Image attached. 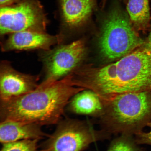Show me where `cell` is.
Wrapping results in <instances>:
<instances>
[{
    "instance_id": "e0dca14e",
    "label": "cell",
    "mask_w": 151,
    "mask_h": 151,
    "mask_svg": "<svg viewBox=\"0 0 151 151\" xmlns=\"http://www.w3.org/2000/svg\"><path fill=\"white\" fill-rule=\"evenodd\" d=\"M23 0H0L1 7L8 6L16 4Z\"/></svg>"
},
{
    "instance_id": "5bb4252c",
    "label": "cell",
    "mask_w": 151,
    "mask_h": 151,
    "mask_svg": "<svg viewBox=\"0 0 151 151\" xmlns=\"http://www.w3.org/2000/svg\"><path fill=\"white\" fill-rule=\"evenodd\" d=\"M133 135L122 134L111 142L107 151H143Z\"/></svg>"
},
{
    "instance_id": "8fae6325",
    "label": "cell",
    "mask_w": 151,
    "mask_h": 151,
    "mask_svg": "<svg viewBox=\"0 0 151 151\" xmlns=\"http://www.w3.org/2000/svg\"><path fill=\"white\" fill-rule=\"evenodd\" d=\"M69 108L76 114L99 118L103 114L104 103L93 90H82L76 94L69 101Z\"/></svg>"
},
{
    "instance_id": "ba28073f",
    "label": "cell",
    "mask_w": 151,
    "mask_h": 151,
    "mask_svg": "<svg viewBox=\"0 0 151 151\" xmlns=\"http://www.w3.org/2000/svg\"><path fill=\"white\" fill-rule=\"evenodd\" d=\"M38 79L36 76L19 72L9 62H2L0 68L1 101H8L31 91L38 86Z\"/></svg>"
},
{
    "instance_id": "30bf717a",
    "label": "cell",
    "mask_w": 151,
    "mask_h": 151,
    "mask_svg": "<svg viewBox=\"0 0 151 151\" xmlns=\"http://www.w3.org/2000/svg\"><path fill=\"white\" fill-rule=\"evenodd\" d=\"M37 124L12 120L1 121L0 141L2 144L26 139H39L48 136Z\"/></svg>"
},
{
    "instance_id": "4fadbf2b",
    "label": "cell",
    "mask_w": 151,
    "mask_h": 151,
    "mask_svg": "<svg viewBox=\"0 0 151 151\" xmlns=\"http://www.w3.org/2000/svg\"><path fill=\"white\" fill-rule=\"evenodd\" d=\"M127 11L130 19L138 27H144L150 17L148 0H129Z\"/></svg>"
},
{
    "instance_id": "7a4b0ae2",
    "label": "cell",
    "mask_w": 151,
    "mask_h": 151,
    "mask_svg": "<svg viewBox=\"0 0 151 151\" xmlns=\"http://www.w3.org/2000/svg\"><path fill=\"white\" fill-rule=\"evenodd\" d=\"M142 46L96 70L83 86L96 92L103 101L123 93L151 91V48Z\"/></svg>"
},
{
    "instance_id": "9a60e30c",
    "label": "cell",
    "mask_w": 151,
    "mask_h": 151,
    "mask_svg": "<svg viewBox=\"0 0 151 151\" xmlns=\"http://www.w3.org/2000/svg\"><path fill=\"white\" fill-rule=\"evenodd\" d=\"M39 139H26L3 144L1 151H47L43 148L39 150L37 146Z\"/></svg>"
},
{
    "instance_id": "7c38bea8",
    "label": "cell",
    "mask_w": 151,
    "mask_h": 151,
    "mask_svg": "<svg viewBox=\"0 0 151 151\" xmlns=\"http://www.w3.org/2000/svg\"><path fill=\"white\" fill-rule=\"evenodd\" d=\"M62 20L67 27H77L89 16L93 7L92 0H59Z\"/></svg>"
},
{
    "instance_id": "8992f818",
    "label": "cell",
    "mask_w": 151,
    "mask_h": 151,
    "mask_svg": "<svg viewBox=\"0 0 151 151\" xmlns=\"http://www.w3.org/2000/svg\"><path fill=\"white\" fill-rule=\"evenodd\" d=\"M48 20L38 0H23L1 7V35L25 31L46 32Z\"/></svg>"
},
{
    "instance_id": "6da1fadb",
    "label": "cell",
    "mask_w": 151,
    "mask_h": 151,
    "mask_svg": "<svg viewBox=\"0 0 151 151\" xmlns=\"http://www.w3.org/2000/svg\"><path fill=\"white\" fill-rule=\"evenodd\" d=\"M72 76L55 81L45 80L31 91L1 101V121L12 120L39 124L57 123L73 96L83 90L75 88Z\"/></svg>"
},
{
    "instance_id": "52a82bcc",
    "label": "cell",
    "mask_w": 151,
    "mask_h": 151,
    "mask_svg": "<svg viewBox=\"0 0 151 151\" xmlns=\"http://www.w3.org/2000/svg\"><path fill=\"white\" fill-rule=\"evenodd\" d=\"M85 52L84 43L82 40L44 50L41 59L46 72L45 80L58 81L68 75L82 61Z\"/></svg>"
},
{
    "instance_id": "3957f363",
    "label": "cell",
    "mask_w": 151,
    "mask_h": 151,
    "mask_svg": "<svg viewBox=\"0 0 151 151\" xmlns=\"http://www.w3.org/2000/svg\"><path fill=\"white\" fill-rule=\"evenodd\" d=\"M104 103L100 123L110 134L135 135L151 122L150 91L119 94Z\"/></svg>"
},
{
    "instance_id": "5b68a950",
    "label": "cell",
    "mask_w": 151,
    "mask_h": 151,
    "mask_svg": "<svg viewBox=\"0 0 151 151\" xmlns=\"http://www.w3.org/2000/svg\"><path fill=\"white\" fill-rule=\"evenodd\" d=\"M110 134L95 129L90 120L68 119L58 124L47 141V151H83L92 143L109 139Z\"/></svg>"
},
{
    "instance_id": "9c48e42d",
    "label": "cell",
    "mask_w": 151,
    "mask_h": 151,
    "mask_svg": "<svg viewBox=\"0 0 151 151\" xmlns=\"http://www.w3.org/2000/svg\"><path fill=\"white\" fill-rule=\"evenodd\" d=\"M60 35H52L46 32L25 31L9 35L3 43L2 49L3 51L12 50H50L54 45L62 41Z\"/></svg>"
},
{
    "instance_id": "ac0fdd59",
    "label": "cell",
    "mask_w": 151,
    "mask_h": 151,
    "mask_svg": "<svg viewBox=\"0 0 151 151\" xmlns=\"http://www.w3.org/2000/svg\"><path fill=\"white\" fill-rule=\"evenodd\" d=\"M146 44L151 48V32L149 35L147 42Z\"/></svg>"
},
{
    "instance_id": "2e32d148",
    "label": "cell",
    "mask_w": 151,
    "mask_h": 151,
    "mask_svg": "<svg viewBox=\"0 0 151 151\" xmlns=\"http://www.w3.org/2000/svg\"><path fill=\"white\" fill-rule=\"evenodd\" d=\"M147 126L150 128L148 132L141 131L135 135L136 141L138 145L147 144L151 145V122L149 123Z\"/></svg>"
},
{
    "instance_id": "277c9868",
    "label": "cell",
    "mask_w": 151,
    "mask_h": 151,
    "mask_svg": "<svg viewBox=\"0 0 151 151\" xmlns=\"http://www.w3.org/2000/svg\"><path fill=\"white\" fill-rule=\"evenodd\" d=\"M143 43L123 12L115 9L110 13L104 22L99 39V50L104 58L118 60Z\"/></svg>"
}]
</instances>
